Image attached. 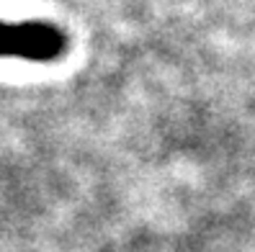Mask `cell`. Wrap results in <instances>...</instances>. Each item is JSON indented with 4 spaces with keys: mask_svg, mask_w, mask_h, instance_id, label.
I'll return each instance as SVG.
<instances>
[{
    "mask_svg": "<svg viewBox=\"0 0 255 252\" xmlns=\"http://www.w3.org/2000/svg\"><path fill=\"white\" fill-rule=\"evenodd\" d=\"M67 49L62 28L49 23H3L0 21V57L28 59V62H52Z\"/></svg>",
    "mask_w": 255,
    "mask_h": 252,
    "instance_id": "obj_1",
    "label": "cell"
}]
</instances>
